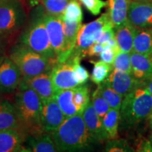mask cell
Listing matches in <instances>:
<instances>
[{
  "instance_id": "6da1fadb",
  "label": "cell",
  "mask_w": 152,
  "mask_h": 152,
  "mask_svg": "<svg viewBox=\"0 0 152 152\" xmlns=\"http://www.w3.org/2000/svg\"><path fill=\"white\" fill-rule=\"evenodd\" d=\"M13 104L24 134L45 132L41 121L42 102L35 91L20 83L14 92Z\"/></svg>"
},
{
  "instance_id": "7a4b0ae2",
  "label": "cell",
  "mask_w": 152,
  "mask_h": 152,
  "mask_svg": "<svg viewBox=\"0 0 152 152\" xmlns=\"http://www.w3.org/2000/svg\"><path fill=\"white\" fill-rule=\"evenodd\" d=\"M58 151L85 150L93 144L85 125L83 113L75 114L64 120L56 130L50 133Z\"/></svg>"
},
{
  "instance_id": "3957f363",
  "label": "cell",
  "mask_w": 152,
  "mask_h": 152,
  "mask_svg": "<svg viewBox=\"0 0 152 152\" xmlns=\"http://www.w3.org/2000/svg\"><path fill=\"white\" fill-rule=\"evenodd\" d=\"M151 109L152 96L142 82H137L134 88L123 99L120 121L125 128L133 127L149 118Z\"/></svg>"
},
{
  "instance_id": "277c9868",
  "label": "cell",
  "mask_w": 152,
  "mask_h": 152,
  "mask_svg": "<svg viewBox=\"0 0 152 152\" xmlns=\"http://www.w3.org/2000/svg\"><path fill=\"white\" fill-rule=\"evenodd\" d=\"M7 56L18 67L22 74V77H34L52 70L56 64L18 42L9 47Z\"/></svg>"
},
{
  "instance_id": "5b68a950",
  "label": "cell",
  "mask_w": 152,
  "mask_h": 152,
  "mask_svg": "<svg viewBox=\"0 0 152 152\" xmlns=\"http://www.w3.org/2000/svg\"><path fill=\"white\" fill-rule=\"evenodd\" d=\"M42 9H36L27 26L19 35L18 42L27 45L33 50L58 63L44 21L45 12Z\"/></svg>"
},
{
  "instance_id": "8992f818",
  "label": "cell",
  "mask_w": 152,
  "mask_h": 152,
  "mask_svg": "<svg viewBox=\"0 0 152 152\" xmlns=\"http://www.w3.org/2000/svg\"><path fill=\"white\" fill-rule=\"evenodd\" d=\"M27 18L21 0H0V38L10 42L23 27Z\"/></svg>"
},
{
  "instance_id": "52a82bcc",
  "label": "cell",
  "mask_w": 152,
  "mask_h": 152,
  "mask_svg": "<svg viewBox=\"0 0 152 152\" xmlns=\"http://www.w3.org/2000/svg\"><path fill=\"white\" fill-rule=\"evenodd\" d=\"M54 99L68 118L83 113L90 102V89L84 84L74 88L58 90L55 92Z\"/></svg>"
},
{
  "instance_id": "ba28073f",
  "label": "cell",
  "mask_w": 152,
  "mask_h": 152,
  "mask_svg": "<svg viewBox=\"0 0 152 152\" xmlns=\"http://www.w3.org/2000/svg\"><path fill=\"white\" fill-rule=\"evenodd\" d=\"M113 26L109 13H104L96 20L83 25L77 35L75 46L71 55L77 56L82 60L86 57V53L93 43L99 38L104 28Z\"/></svg>"
},
{
  "instance_id": "9c48e42d",
  "label": "cell",
  "mask_w": 152,
  "mask_h": 152,
  "mask_svg": "<svg viewBox=\"0 0 152 152\" xmlns=\"http://www.w3.org/2000/svg\"><path fill=\"white\" fill-rule=\"evenodd\" d=\"M44 21L53 50L57 57V61L58 63L66 61L69 56L66 49L64 23L61 16H53L45 13Z\"/></svg>"
},
{
  "instance_id": "30bf717a",
  "label": "cell",
  "mask_w": 152,
  "mask_h": 152,
  "mask_svg": "<svg viewBox=\"0 0 152 152\" xmlns=\"http://www.w3.org/2000/svg\"><path fill=\"white\" fill-rule=\"evenodd\" d=\"M51 79L55 91L74 88L79 86L76 80L73 61L68 57L64 62L56 63L51 70Z\"/></svg>"
},
{
  "instance_id": "8fae6325",
  "label": "cell",
  "mask_w": 152,
  "mask_h": 152,
  "mask_svg": "<svg viewBox=\"0 0 152 152\" xmlns=\"http://www.w3.org/2000/svg\"><path fill=\"white\" fill-rule=\"evenodd\" d=\"M22 74L8 56L0 64V95L10 94L18 90Z\"/></svg>"
},
{
  "instance_id": "7c38bea8",
  "label": "cell",
  "mask_w": 152,
  "mask_h": 152,
  "mask_svg": "<svg viewBox=\"0 0 152 152\" xmlns=\"http://www.w3.org/2000/svg\"><path fill=\"white\" fill-rule=\"evenodd\" d=\"M83 117L93 144L102 143L110 140L109 134L104 129L102 118L95 111L92 102H89L85 107Z\"/></svg>"
},
{
  "instance_id": "4fadbf2b",
  "label": "cell",
  "mask_w": 152,
  "mask_h": 152,
  "mask_svg": "<svg viewBox=\"0 0 152 152\" xmlns=\"http://www.w3.org/2000/svg\"><path fill=\"white\" fill-rule=\"evenodd\" d=\"M20 84L35 91L42 102L52 99L56 92L51 79V70L34 77H22Z\"/></svg>"
},
{
  "instance_id": "5bb4252c",
  "label": "cell",
  "mask_w": 152,
  "mask_h": 152,
  "mask_svg": "<svg viewBox=\"0 0 152 152\" xmlns=\"http://www.w3.org/2000/svg\"><path fill=\"white\" fill-rule=\"evenodd\" d=\"M66 118L64 112L54 98L42 102L41 121L45 132L51 133L56 130Z\"/></svg>"
},
{
  "instance_id": "9a60e30c",
  "label": "cell",
  "mask_w": 152,
  "mask_h": 152,
  "mask_svg": "<svg viewBox=\"0 0 152 152\" xmlns=\"http://www.w3.org/2000/svg\"><path fill=\"white\" fill-rule=\"evenodd\" d=\"M128 20L137 28H152V4L131 1Z\"/></svg>"
},
{
  "instance_id": "2e32d148",
  "label": "cell",
  "mask_w": 152,
  "mask_h": 152,
  "mask_svg": "<svg viewBox=\"0 0 152 152\" xmlns=\"http://www.w3.org/2000/svg\"><path fill=\"white\" fill-rule=\"evenodd\" d=\"M23 146L24 151H58L52 135L50 133L47 132L27 135L25 138Z\"/></svg>"
},
{
  "instance_id": "e0dca14e",
  "label": "cell",
  "mask_w": 152,
  "mask_h": 152,
  "mask_svg": "<svg viewBox=\"0 0 152 152\" xmlns=\"http://www.w3.org/2000/svg\"><path fill=\"white\" fill-rule=\"evenodd\" d=\"M106 80L111 88L123 97L130 92L137 83L131 73L115 68L112 69Z\"/></svg>"
},
{
  "instance_id": "ac0fdd59",
  "label": "cell",
  "mask_w": 152,
  "mask_h": 152,
  "mask_svg": "<svg viewBox=\"0 0 152 152\" xmlns=\"http://www.w3.org/2000/svg\"><path fill=\"white\" fill-rule=\"evenodd\" d=\"M26 137L16 129L0 130V152H23V144Z\"/></svg>"
},
{
  "instance_id": "d6986e66",
  "label": "cell",
  "mask_w": 152,
  "mask_h": 152,
  "mask_svg": "<svg viewBox=\"0 0 152 152\" xmlns=\"http://www.w3.org/2000/svg\"><path fill=\"white\" fill-rule=\"evenodd\" d=\"M133 78L137 82H142L152 74V60L151 56L140 54L134 51L130 52Z\"/></svg>"
},
{
  "instance_id": "ffe728a7",
  "label": "cell",
  "mask_w": 152,
  "mask_h": 152,
  "mask_svg": "<svg viewBox=\"0 0 152 152\" xmlns=\"http://www.w3.org/2000/svg\"><path fill=\"white\" fill-rule=\"evenodd\" d=\"M4 129H16L21 132V125L13 102L0 95V130Z\"/></svg>"
},
{
  "instance_id": "44dd1931",
  "label": "cell",
  "mask_w": 152,
  "mask_h": 152,
  "mask_svg": "<svg viewBox=\"0 0 152 152\" xmlns=\"http://www.w3.org/2000/svg\"><path fill=\"white\" fill-rule=\"evenodd\" d=\"M132 0H108L110 19L114 28L128 21V12Z\"/></svg>"
},
{
  "instance_id": "7402d4cb",
  "label": "cell",
  "mask_w": 152,
  "mask_h": 152,
  "mask_svg": "<svg viewBox=\"0 0 152 152\" xmlns=\"http://www.w3.org/2000/svg\"><path fill=\"white\" fill-rule=\"evenodd\" d=\"M137 28L134 27L128 20L121 26L115 28L116 39L119 49L130 53L133 50V41Z\"/></svg>"
},
{
  "instance_id": "603a6c76",
  "label": "cell",
  "mask_w": 152,
  "mask_h": 152,
  "mask_svg": "<svg viewBox=\"0 0 152 152\" xmlns=\"http://www.w3.org/2000/svg\"><path fill=\"white\" fill-rule=\"evenodd\" d=\"M133 51L151 56L152 54V28H137L133 41Z\"/></svg>"
},
{
  "instance_id": "cb8c5ba5",
  "label": "cell",
  "mask_w": 152,
  "mask_h": 152,
  "mask_svg": "<svg viewBox=\"0 0 152 152\" xmlns=\"http://www.w3.org/2000/svg\"><path fill=\"white\" fill-rule=\"evenodd\" d=\"M63 23L66 52L70 56L75 46L78 32L83 24L80 22H68L66 20H63Z\"/></svg>"
},
{
  "instance_id": "d4e9b609",
  "label": "cell",
  "mask_w": 152,
  "mask_h": 152,
  "mask_svg": "<svg viewBox=\"0 0 152 152\" xmlns=\"http://www.w3.org/2000/svg\"><path fill=\"white\" fill-rule=\"evenodd\" d=\"M96 90L108 102L110 108L118 110L121 109L123 97L121 95L118 94L113 88H111L106 80L98 85Z\"/></svg>"
},
{
  "instance_id": "484cf974",
  "label": "cell",
  "mask_w": 152,
  "mask_h": 152,
  "mask_svg": "<svg viewBox=\"0 0 152 152\" xmlns=\"http://www.w3.org/2000/svg\"><path fill=\"white\" fill-rule=\"evenodd\" d=\"M102 123L110 140L117 138L120 123V110L110 108L109 111L102 118Z\"/></svg>"
},
{
  "instance_id": "4316f807",
  "label": "cell",
  "mask_w": 152,
  "mask_h": 152,
  "mask_svg": "<svg viewBox=\"0 0 152 152\" xmlns=\"http://www.w3.org/2000/svg\"><path fill=\"white\" fill-rule=\"evenodd\" d=\"M32 2L40 4L45 12L53 16H61L70 0H34Z\"/></svg>"
},
{
  "instance_id": "83f0119b",
  "label": "cell",
  "mask_w": 152,
  "mask_h": 152,
  "mask_svg": "<svg viewBox=\"0 0 152 152\" xmlns=\"http://www.w3.org/2000/svg\"><path fill=\"white\" fill-rule=\"evenodd\" d=\"M91 62L94 65L92 75H91V80L95 84L99 85L107 78L113 69V66L110 65L103 61Z\"/></svg>"
},
{
  "instance_id": "f1b7e54d",
  "label": "cell",
  "mask_w": 152,
  "mask_h": 152,
  "mask_svg": "<svg viewBox=\"0 0 152 152\" xmlns=\"http://www.w3.org/2000/svg\"><path fill=\"white\" fill-rule=\"evenodd\" d=\"M63 20L68 22L82 23L83 19V10L77 0H70L61 16Z\"/></svg>"
},
{
  "instance_id": "f546056e",
  "label": "cell",
  "mask_w": 152,
  "mask_h": 152,
  "mask_svg": "<svg viewBox=\"0 0 152 152\" xmlns=\"http://www.w3.org/2000/svg\"><path fill=\"white\" fill-rule=\"evenodd\" d=\"M113 68L132 73V66L130 61V53L119 50L115 55L113 63Z\"/></svg>"
},
{
  "instance_id": "4dcf8cb0",
  "label": "cell",
  "mask_w": 152,
  "mask_h": 152,
  "mask_svg": "<svg viewBox=\"0 0 152 152\" xmlns=\"http://www.w3.org/2000/svg\"><path fill=\"white\" fill-rule=\"evenodd\" d=\"M105 151L108 152H132L134 150L129 145L126 140L114 138L108 140L106 142Z\"/></svg>"
},
{
  "instance_id": "1f68e13d",
  "label": "cell",
  "mask_w": 152,
  "mask_h": 152,
  "mask_svg": "<svg viewBox=\"0 0 152 152\" xmlns=\"http://www.w3.org/2000/svg\"><path fill=\"white\" fill-rule=\"evenodd\" d=\"M92 103L94 109L99 116L102 118L104 115L109 111L110 106L108 102L104 99L103 96L99 93L98 90H96L93 93L92 97Z\"/></svg>"
},
{
  "instance_id": "d6a6232c",
  "label": "cell",
  "mask_w": 152,
  "mask_h": 152,
  "mask_svg": "<svg viewBox=\"0 0 152 152\" xmlns=\"http://www.w3.org/2000/svg\"><path fill=\"white\" fill-rule=\"evenodd\" d=\"M71 58L73 61V68L75 71V75L76 80L78 83L79 85H84L87 83L90 77V74L85 67L80 64L81 59L78 57L70 55Z\"/></svg>"
},
{
  "instance_id": "836d02e7",
  "label": "cell",
  "mask_w": 152,
  "mask_h": 152,
  "mask_svg": "<svg viewBox=\"0 0 152 152\" xmlns=\"http://www.w3.org/2000/svg\"><path fill=\"white\" fill-rule=\"evenodd\" d=\"M85 9L94 16H97L104 7H108V1L103 0H79Z\"/></svg>"
},
{
  "instance_id": "e575fe53",
  "label": "cell",
  "mask_w": 152,
  "mask_h": 152,
  "mask_svg": "<svg viewBox=\"0 0 152 152\" xmlns=\"http://www.w3.org/2000/svg\"><path fill=\"white\" fill-rule=\"evenodd\" d=\"M118 52V51H116L108 44H104V49L99 54L101 61H103L110 65L113 66L114 58H115Z\"/></svg>"
},
{
  "instance_id": "d590c367",
  "label": "cell",
  "mask_w": 152,
  "mask_h": 152,
  "mask_svg": "<svg viewBox=\"0 0 152 152\" xmlns=\"http://www.w3.org/2000/svg\"><path fill=\"white\" fill-rule=\"evenodd\" d=\"M104 49V44H101L98 42H94L91 45L88 50L87 51L86 57L87 56H99L100 53L102 52Z\"/></svg>"
},
{
  "instance_id": "8d00e7d4",
  "label": "cell",
  "mask_w": 152,
  "mask_h": 152,
  "mask_svg": "<svg viewBox=\"0 0 152 152\" xmlns=\"http://www.w3.org/2000/svg\"><path fill=\"white\" fill-rule=\"evenodd\" d=\"M137 151H152V144L150 140L141 142L137 147Z\"/></svg>"
},
{
  "instance_id": "74e56055",
  "label": "cell",
  "mask_w": 152,
  "mask_h": 152,
  "mask_svg": "<svg viewBox=\"0 0 152 152\" xmlns=\"http://www.w3.org/2000/svg\"><path fill=\"white\" fill-rule=\"evenodd\" d=\"M7 44H8V42L7 41L0 38V62L2 61L4 58L7 56L6 47H7Z\"/></svg>"
},
{
  "instance_id": "f35d334b",
  "label": "cell",
  "mask_w": 152,
  "mask_h": 152,
  "mask_svg": "<svg viewBox=\"0 0 152 152\" xmlns=\"http://www.w3.org/2000/svg\"><path fill=\"white\" fill-rule=\"evenodd\" d=\"M142 83L144 85V87L147 89L150 94L152 96V74L147 78H146L144 81H142Z\"/></svg>"
},
{
  "instance_id": "ab89813d",
  "label": "cell",
  "mask_w": 152,
  "mask_h": 152,
  "mask_svg": "<svg viewBox=\"0 0 152 152\" xmlns=\"http://www.w3.org/2000/svg\"><path fill=\"white\" fill-rule=\"evenodd\" d=\"M132 1H140V2H145V3L152 4V0H132Z\"/></svg>"
},
{
  "instance_id": "60d3db41",
  "label": "cell",
  "mask_w": 152,
  "mask_h": 152,
  "mask_svg": "<svg viewBox=\"0 0 152 152\" xmlns=\"http://www.w3.org/2000/svg\"><path fill=\"white\" fill-rule=\"evenodd\" d=\"M149 119L150 118H152V109H151V113H150L149 115Z\"/></svg>"
},
{
  "instance_id": "b9f144b4",
  "label": "cell",
  "mask_w": 152,
  "mask_h": 152,
  "mask_svg": "<svg viewBox=\"0 0 152 152\" xmlns=\"http://www.w3.org/2000/svg\"><path fill=\"white\" fill-rule=\"evenodd\" d=\"M149 140H150V142H151V144H152V134L151 136H150V137H149Z\"/></svg>"
},
{
  "instance_id": "7bdbcfd3",
  "label": "cell",
  "mask_w": 152,
  "mask_h": 152,
  "mask_svg": "<svg viewBox=\"0 0 152 152\" xmlns=\"http://www.w3.org/2000/svg\"><path fill=\"white\" fill-rule=\"evenodd\" d=\"M151 60H152V54H151Z\"/></svg>"
},
{
  "instance_id": "ee69618b",
  "label": "cell",
  "mask_w": 152,
  "mask_h": 152,
  "mask_svg": "<svg viewBox=\"0 0 152 152\" xmlns=\"http://www.w3.org/2000/svg\"><path fill=\"white\" fill-rule=\"evenodd\" d=\"M31 1H34V0H31Z\"/></svg>"
},
{
  "instance_id": "f6af8a7d",
  "label": "cell",
  "mask_w": 152,
  "mask_h": 152,
  "mask_svg": "<svg viewBox=\"0 0 152 152\" xmlns=\"http://www.w3.org/2000/svg\"><path fill=\"white\" fill-rule=\"evenodd\" d=\"M1 62H0V64H1Z\"/></svg>"
}]
</instances>
